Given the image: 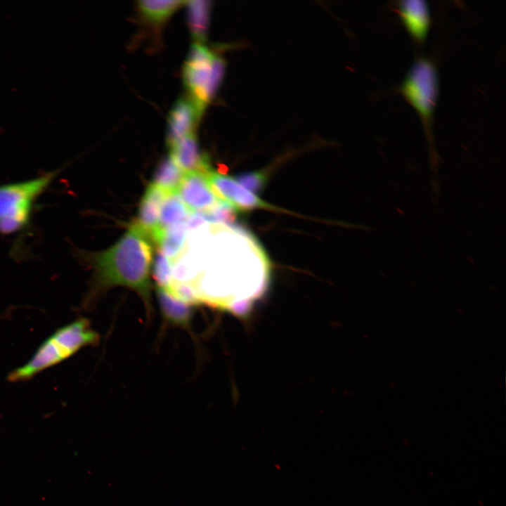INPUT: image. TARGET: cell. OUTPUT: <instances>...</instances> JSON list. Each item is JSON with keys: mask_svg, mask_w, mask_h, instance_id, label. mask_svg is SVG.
I'll return each instance as SVG.
<instances>
[{"mask_svg": "<svg viewBox=\"0 0 506 506\" xmlns=\"http://www.w3.org/2000/svg\"><path fill=\"white\" fill-rule=\"evenodd\" d=\"M149 237L136 224L110 249L93 257L98 283L101 287H127L143 300L151 311L150 267L152 247Z\"/></svg>", "mask_w": 506, "mask_h": 506, "instance_id": "1", "label": "cell"}, {"mask_svg": "<svg viewBox=\"0 0 506 506\" xmlns=\"http://www.w3.org/2000/svg\"><path fill=\"white\" fill-rule=\"evenodd\" d=\"M98 335L86 318H79L57 330L22 366L10 372V382L27 380L37 373L70 358L84 346L94 344Z\"/></svg>", "mask_w": 506, "mask_h": 506, "instance_id": "2", "label": "cell"}, {"mask_svg": "<svg viewBox=\"0 0 506 506\" xmlns=\"http://www.w3.org/2000/svg\"><path fill=\"white\" fill-rule=\"evenodd\" d=\"M61 169L35 178L0 185V234L9 235L25 229L34 205L59 175Z\"/></svg>", "mask_w": 506, "mask_h": 506, "instance_id": "3", "label": "cell"}, {"mask_svg": "<svg viewBox=\"0 0 506 506\" xmlns=\"http://www.w3.org/2000/svg\"><path fill=\"white\" fill-rule=\"evenodd\" d=\"M224 60L202 43H194L183 68L189 98L204 112L217 92L224 77Z\"/></svg>", "mask_w": 506, "mask_h": 506, "instance_id": "4", "label": "cell"}, {"mask_svg": "<svg viewBox=\"0 0 506 506\" xmlns=\"http://www.w3.org/2000/svg\"><path fill=\"white\" fill-rule=\"evenodd\" d=\"M439 87L438 72L434 63L422 56L412 63L398 88L399 93L418 114L430 141Z\"/></svg>", "mask_w": 506, "mask_h": 506, "instance_id": "5", "label": "cell"}, {"mask_svg": "<svg viewBox=\"0 0 506 506\" xmlns=\"http://www.w3.org/2000/svg\"><path fill=\"white\" fill-rule=\"evenodd\" d=\"M207 182L216 197L229 204L238 212L254 209H268L281 211L261 200L231 177L219 171L211 170L206 174Z\"/></svg>", "mask_w": 506, "mask_h": 506, "instance_id": "6", "label": "cell"}, {"mask_svg": "<svg viewBox=\"0 0 506 506\" xmlns=\"http://www.w3.org/2000/svg\"><path fill=\"white\" fill-rule=\"evenodd\" d=\"M177 195L192 212L212 210L221 201L209 186L206 174L186 172Z\"/></svg>", "mask_w": 506, "mask_h": 506, "instance_id": "7", "label": "cell"}, {"mask_svg": "<svg viewBox=\"0 0 506 506\" xmlns=\"http://www.w3.org/2000/svg\"><path fill=\"white\" fill-rule=\"evenodd\" d=\"M203 111L189 98H181L171 108L167 124V143L169 148L185 136L195 133Z\"/></svg>", "mask_w": 506, "mask_h": 506, "instance_id": "8", "label": "cell"}, {"mask_svg": "<svg viewBox=\"0 0 506 506\" xmlns=\"http://www.w3.org/2000/svg\"><path fill=\"white\" fill-rule=\"evenodd\" d=\"M396 10L405 28L418 44L427 37L431 23L429 6L422 0H403L397 2Z\"/></svg>", "mask_w": 506, "mask_h": 506, "instance_id": "9", "label": "cell"}, {"mask_svg": "<svg viewBox=\"0 0 506 506\" xmlns=\"http://www.w3.org/2000/svg\"><path fill=\"white\" fill-rule=\"evenodd\" d=\"M169 149V155L185 173L207 174L212 169L208 157L200 149L195 133L181 138Z\"/></svg>", "mask_w": 506, "mask_h": 506, "instance_id": "10", "label": "cell"}, {"mask_svg": "<svg viewBox=\"0 0 506 506\" xmlns=\"http://www.w3.org/2000/svg\"><path fill=\"white\" fill-rule=\"evenodd\" d=\"M169 195L160 188L150 183L140 203L137 221L134 222L150 239L157 228L161 207Z\"/></svg>", "mask_w": 506, "mask_h": 506, "instance_id": "11", "label": "cell"}, {"mask_svg": "<svg viewBox=\"0 0 506 506\" xmlns=\"http://www.w3.org/2000/svg\"><path fill=\"white\" fill-rule=\"evenodd\" d=\"M157 293L165 319L176 325H187L191 318L190 304L179 299L162 287H158Z\"/></svg>", "mask_w": 506, "mask_h": 506, "instance_id": "12", "label": "cell"}, {"mask_svg": "<svg viewBox=\"0 0 506 506\" xmlns=\"http://www.w3.org/2000/svg\"><path fill=\"white\" fill-rule=\"evenodd\" d=\"M185 174L169 155L157 165L151 183L160 188L168 194H177Z\"/></svg>", "mask_w": 506, "mask_h": 506, "instance_id": "13", "label": "cell"}, {"mask_svg": "<svg viewBox=\"0 0 506 506\" xmlns=\"http://www.w3.org/2000/svg\"><path fill=\"white\" fill-rule=\"evenodd\" d=\"M187 230L185 222L172 225L162 229L155 241L171 262L179 257L184 247Z\"/></svg>", "mask_w": 506, "mask_h": 506, "instance_id": "14", "label": "cell"}, {"mask_svg": "<svg viewBox=\"0 0 506 506\" xmlns=\"http://www.w3.org/2000/svg\"><path fill=\"white\" fill-rule=\"evenodd\" d=\"M188 20L193 37L202 43L206 38L211 11L209 1H186Z\"/></svg>", "mask_w": 506, "mask_h": 506, "instance_id": "15", "label": "cell"}, {"mask_svg": "<svg viewBox=\"0 0 506 506\" xmlns=\"http://www.w3.org/2000/svg\"><path fill=\"white\" fill-rule=\"evenodd\" d=\"M192 212L176 193L168 195L161 207L159 224L161 228L184 223Z\"/></svg>", "mask_w": 506, "mask_h": 506, "instance_id": "16", "label": "cell"}, {"mask_svg": "<svg viewBox=\"0 0 506 506\" xmlns=\"http://www.w3.org/2000/svg\"><path fill=\"white\" fill-rule=\"evenodd\" d=\"M184 1H138L137 6L141 15L150 22L160 23L167 20L181 6Z\"/></svg>", "mask_w": 506, "mask_h": 506, "instance_id": "17", "label": "cell"}, {"mask_svg": "<svg viewBox=\"0 0 506 506\" xmlns=\"http://www.w3.org/2000/svg\"><path fill=\"white\" fill-rule=\"evenodd\" d=\"M171 261L160 251L156 253L153 264V278L158 287L167 288L171 283Z\"/></svg>", "mask_w": 506, "mask_h": 506, "instance_id": "18", "label": "cell"}, {"mask_svg": "<svg viewBox=\"0 0 506 506\" xmlns=\"http://www.w3.org/2000/svg\"><path fill=\"white\" fill-rule=\"evenodd\" d=\"M237 181L254 193L261 192L267 181L264 171H253L240 174L236 177Z\"/></svg>", "mask_w": 506, "mask_h": 506, "instance_id": "19", "label": "cell"}, {"mask_svg": "<svg viewBox=\"0 0 506 506\" xmlns=\"http://www.w3.org/2000/svg\"><path fill=\"white\" fill-rule=\"evenodd\" d=\"M205 218L198 212L191 214L187 219L186 227L188 230L196 229L205 222Z\"/></svg>", "mask_w": 506, "mask_h": 506, "instance_id": "20", "label": "cell"}]
</instances>
